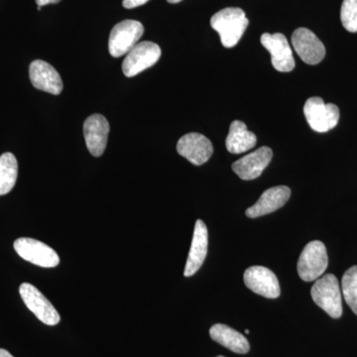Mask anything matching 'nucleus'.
I'll list each match as a JSON object with an SVG mask.
<instances>
[{
	"label": "nucleus",
	"mask_w": 357,
	"mask_h": 357,
	"mask_svg": "<svg viewBox=\"0 0 357 357\" xmlns=\"http://www.w3.org/2000/svg\"><path fill=\"white\" fill-rule=\"evenodd\" d=\"M249 21L243 9L229 7L218 11L211 17V25L220 34L225 48H232L241 39Z\"/></svg>",
	"instance_id": "1"
},
{
	"label": "nucleus",
	"mask_w": 357,
	"mask_h": 357,
	"mask_svg": "<svg viewBox=\"0 0 357 357\" xmlns=\"http://www.w3.org/2000/svg\"><path fill=\"white\" fill-rule=\"evenodd\" d=\"M312 300L333 319H338L342 314V293L337 277L326 274L318 279L312 287Z\"/></svg>",
	"instance_id": "2"
},
{
	"label": "nucleus",
	"mask_w": 357,
	"mask_h": 357,
	"mask_svg": "<svg viewBox=\"0 0 357 357\" xmlns=\"http://www.w3.org/2000/svg\"><path fill=\"white\" fill-rule=\"evenodd\" d=\"M328 258L325 244L314 241L305 246L298 261V273L302 280H318L328 268Z\"/></svg>",
	"instance_id": "3"
},
{
	"label": "nucleus",
	"mask_w": 357,
	"mask_h": 357,
	"mask_svg": "<svg viewBox=\"0 0 357 357\" xmlns=\"http://www.w3.org/2000/svg\"><path fill=\"white\" fill-rule=\"evenodd\" d=\"M144 34L142 23L136 20H124L117 23L110 32L109 50L114 58L126 55L138 43Z\"/></svg>",
	"instance_id": "4"
},
{
	"label": "nucleus",
	"mask_w": 357,
	"mask_h": 357,
	"mask_svg": "<svg viewBox=\"0 0 357 357\" xmlns=\"http://www.w3.org/2000/svg\"><path fill=\"white\" fill-rule=\"evenodd\" d=\"M304 114L312 130L324 133L332 130L340 121V109L333 103H325L323 98H311L304 107Z\"/></svg>",
	"instance_id": "5"
},
{
	"label": "nucleus",
	"mask_w": 357,
	"mask_h": 357,
	"mask_svg": "<svg viewBox=\"0 0 357 357\" xmlns=\"http://www.w3.org/2000/svg\"><path fill=\"white\" fill-rule=\"evenodd\" d=\"M161 57V49L153 42L144 41L137 43L126 54L122 64L124 76H137L143 70L149 69L158 62Z\"/></svg>",
	"instance_id": "6"
},
{
	"label": "nucleus",
	"mask_w": 357,
	"mask_h": 357,
	"mask_svg": "<svg viewBox=\"0 0 357 357\" xmlns=\"http://www.w3.org/2000/svg\"><path fill=\"white\" fill-rule=\"evenodd\" d=\"M14 249L21 258L37 266L53 268L60 263V258L54 249L34 238H18L14 243Z\"/></svg>",
	"instance_id": "7"
},
{
	"label": "nucleus",
	"mask_w": 357,
	"mask_h": 357,
	"mask_svg": "<svg viewBox=\"0 0 357 357\" xmlns=\"http://www.w3.org/2000/svg\"><path fill=\"white\" fill-rule=\"evenodd\" d=\"M20 293L26 307L47 326H56L60 321V314L50 301L29 283L21 284Z\"/></svg>",
	"instance_id": "8"
},
{
	"label": "nucleus",
	"mask_w": 357,
	"mask_h": 357,
	"mask_svg": "<svg viewBox=\"0 0 357 357\" xmlns=\"http://www.w3.org/2000/svg\"><path fill=\"white\" fill-rule=\"evenodd\" d=\"M294 50L307 65H317L326 56L325 45L307 28H298L292 34Z\"/></svg>",
	"instance_id": "9"
},
{
	"label": "nucleus",
	"mask_w": 357,
	"mask_h": 357,
	"mask_svg": "<svg viewBox=\"0 0 357 357\" xmlns=\"http://www.w3.org/2000/svg\"><path fill=\"white\" fill-rule=\"evenodd\" d=\"M260 42L271 54V62L278 72L288 73L295 68V59L288 40L281 33H264Z\"/></svg>",
	"instance_id": "10"
},
{
	"label": "nucleus",
	"mask_w": 357,
	"mask_h": 357,
	"mask_svg": "<svg viewBox=\"0 0 357 357\" xmlns=\"http://www.w3.org/2000/svg\"><path fill=\"white\" fill-rule=\"evenodd\" d=\"M244 283L252 292L268 299H276L280 296L278 278L266 267H249L244 272Z\"/></svg>",
	"instance_id": "11"
},
{
	"label": "nucleus",
	"mask_w": 357,
	"mask_h": 357,
	"mask_svg": "<svg viewBox=\"0 0 357 357\" xmlns=\"http://www.w3.org/2000/svg\"><path fill=\"white\" fill-rule=\"evenodd\" d=\"M177 151L181 156L196 166H201L210 160L213 153L211 140L203 134L188 133L177 143Z\"/></svg>",
	"instance_id": "12"
},
{
	"label": "nucleus",
	"mask_w": 357,
	"mask_h": 357,
	"mask_svg": "<svg viewBox=\"0 0 357 357\" xmlns=\"http://www.w3.org/2000/svg\"><path fill=\"white\" fill-rule=\"evenodd\" d=\"M110 126L102 114H93L84 121V136L89 153L102 156L107 145Z\"/></svg>",
	"instance_id": "13"
},
{
	"label": "nucleus",
	"mask_w": 357,
	"mask_h": 357,
	"mask_svg": "<svg viewBox=\"0 0 357 357\" xmlns=\"http://www.w3.org/2000/svg\"><path fill=\"white\" fill-rule=\"evenodd\" d=\"M29 76L35 89L51 95H60L64 89L60 74L53 66L45 61H33L29 67Z\"/></svg>",
	"instance_id": "14"
},
{
	"label": "nucleus",
	"mask_w": 357,
	"mask_h": 357,
	"mask_svg": "<svg viewBox=\"0 0 357 357\" xmlns=\"http://www.w3.org/2000/svg\"><path fill=\"white\" fill-rule=\"evenodd\" d=\"M273 157L269 147H261L232 164V170L241 180L250 181L259 177Z\"/></svg>",
	"instance_id": "15"
},
{
	"label": "nucleus",
	"mask_w": 357,
	"mask_h": 357,
	"mask_svg": "<svg viewBox=\"0 0 357 357\" xmlns=\"http://www.w3.org/2000/svg\"><path fill=\"white\" fill-rule=\"evenodd\" d=\"M290 196V188L286 185L270 188L263 192L257 203L246 210V215L250 218H256L273 213L287 203Z\"/></svg>",
	"instance_id": "16"
},
{
	"label": "nucleus",
	"mask_w": 357,
	"mask_h": 357,
	"mask_svg": "<svg viewBox=\"0 0 357 357\" xmlns=\"http://www.w3.org/2000/svg\"><path fill=\"white\" fill-rule=\"evenodd\" d=\"M208 229L203 220H198L195 225L191 249L185 264V277H191L199 271L208 253Z\"/></svg>",
	"instance_id": "17"
},
{
	"label": "nucleus",
	"mask_w": 357,
	"mask_h": 357,
	"mask_svg": "<svg viewBox=\"0 0 357 357\" xmlns=\"http://www.w3.org/2000/svg\"><path fill=\"white\" fill-rule=\"evenodd\" d=\"M211 337L218 344L227 347L229 351L236 354H245L250 349L248 340L243 333L237 332L229 326L217 324L211 326L210 330Z\"/></svg>",
	"instance_id": "18"
},
{
	"label": "nucleus",
	"mask_w": 357,
	"mask_h": 357,
	"mask_svg": "<svg viewBox=\"0 0 357 357\" xmlns=\"http://www.w3.org/2000/svg\"><path fill=\"white\" fill-rule=\"evenodd\" d=\"M255 134L248 129L244 122L234 121L230 124L229 135L225 140L227 151L232 154H241L252 149L256 145Z\"/></svg>",
	"instance_id": "19"
},
{
	"label": "nucleus",
	"mask_w": 357,
	"mask_h": 357,
	"mask_svg": "<svg viewBox=\"0 0 357 357\" xmlns=\"http://www.w3.org/2000/svg\"><path fill=\"white\" fill-rule=\"evenodd\" d=\"M18 175V163L13 153L0 156V196L8 194L16 184Z\"/></svg>",
	"instance_id": "20"
},
{
	"label": "nucleus",
	"mask_w": 357,
	"mask_h": 357,
	"mask_svg": "<svg viewBox=\"0 0 357 357\" xmlns=\"http://www.w3.org/2000/svg\"><path fill=\"white\" fill-rule=\"evenodd\" d=\"M342 289L345 302L357 314V265L345 272L342 277Z\"/></svg>",
	"instance_id": "21"
},
{
	"label": "nucleus",
	"mask_w": 357,
	"mask_h": 357,
	"mask_svg": "<svg viewBox=\"0 0 357 357\" xmlns=\"http://www.w3.org/2000/svg\"><path fill=\"white\" fill-rule=\"evenodd\" d=\"M340 20L349 32H357V0H344L340 9Z\"/></svg>",
	"instance_id": "22"
},
{
	"label": "nucleus",
	"mask_w": 357,
	"mask_h": 357,
	"mask_svg": "<svg viewBox=\"0 0 357 357\" xmlns=\"http://www.w3.org/2000/svg\"><path fill=\"white\" fill-rule=\"evenodd\" d=\"M148 1L149 0H123L122 6H123L124 8L132 9L135 8V7L144 6Z\"/></svg>",
	"instance_id": "23"
},
{
	"label": "nucleus",
	"mask_w": 357,
	"mask_h": 357,
	"mask_svg": "<svg viewBox=\"0 0 357 357\" xmlns=\"http://www.w3.org/2000/svg\"><path fill=\"white\" fill-rule=\"evenodd\" d=\"M61 0H36L37 6H48V4L59 3Z\"/></svg>",
	"instance_id": "24"
},
{
	"label": "nucleus",
	"mask_w": 357,
	"mask_h": 357,
	"mask_svg": "<svg viewBox=\"0 0 357 357\" xmlns=\"http://www.w3.org/2000/svg\"><path fill=\"white\" fill-rule=\"evenodd\" d=\"M0 357H14L10 352L6 351V349H0Z\"/></svg>",
	"instance_id": "25"
},
{
	"label": "nucleus",
	"mask_w": 357,
	"mask_h": 357,
	"mask_svg": "<svg viewBox=\"0 0 357 357\" xmlns=\"http://www.w3.org/2000/svg\"><path fill=\"white\" fill-rule=\"evenodd\" d=\"M167 1H168L169 3L175 4V3H178V2L182 1V0H167Z\"/></svg>",
	"instance_id": "26"
},
{
	"label": "nucleus",
	"mask_w": 357,
	"mask_h": 357,
	"mask_svg": "<svg viewBox=\"0 0 357 357\" xmlns=\"http://www.w3.org/2000/svg\"><path fill=\"white\" fill-rule=\"evenodd\" d=\"M246 333H249V330H245Z\"/></svg>",
	"instance_id": "27"
},
{
	"label": "nucleus",
	"mask_w": 357,
	"mask_h": 357,
	"mask_svg": "<svg viewBox=\"0 0 357 357\" xmlns=\"http://www.w3.org/2000/svg\"><path fill=\"white\" fill-rule=\"evenodd\" d=\"M217 357H225V356H217Z\"/></svg>",
	"instance_id": "28"
}]
</instances>
